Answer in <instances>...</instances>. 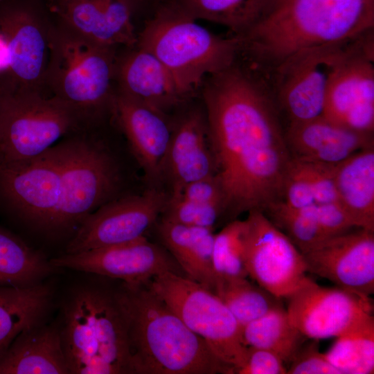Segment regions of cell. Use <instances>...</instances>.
Returning <instances> with one entry per match:
<instances>
[{
	"instance_id": "6da1fadb",
	"label": "cell",
	"mask_w": 374,
	"mask_h": 374,
	"mask_svg": "<svg viewBox=\"0 0 374 374\" xmlns=\"http://www.w3.org/2000/svg\"><path fill=\"white\" fill-rule=\"evenodd\" d=\"M202 97L224 212L232 219L283 200L292 158L267 75L238 57L204 80Z\"/></svg>"
},
{
	"instance_id": "7a4b0ae2",
	"label": "cell",
	"mask_w": 374,
	"mask_h": 374,
	"mask_svg": "<svg viewBox=\"0 0 374 374\" xmlns=\"http://www.w3.org/2000/svg\"><path fill=\"white\" fill-rule=\"evenodd\" d=\"M374 0H286L244 35L240 54L264 71L304 50L373 30Z\"/></svg>"
},
{
	"instance_id": "3957f363",
	"label": "cell",
	"mask_w": 374,
	"mask_h": 374,
	"mask_svg": "<svg viewBox=\"0 0 374 374\" xmlns=\"http://www.w3.org/2000/svg\"><path fill=\"white\" fill-rule=\"evenodd\" d=\"M114 294L127 326L133 373H234L148 283L123 285Z\"/></svg>"
},
{
	"instance_id": "277c9868",
	"label": "cell",
	"mask_w": 374,
	"mask_h": 374,
	"mask_svg": "<svg viewBox=\"0 0 374 374\" xmlns=\"http://www.w3.org/2000/svg\"><path fill=\"white\" fill-rule=\"evenodd\" d=\"M161 1L137 36L136 45L153 54L188 97L209 75L230 66L240 54L238 37H222Z\"/></svg>"
},
{
	"instance_id": "5b68a950",
	"label": "cell",
	"mask_w": 374,
	"mask_h": 374,
	"mask_svg": "<svg viewBox=\"0 0 374 374\" xmlns=\"http://www.w3.org/2000/svg\"><path fill=\"white\" fill-rule=\"evenodd\" d=\"M60 329L70 373H133L127 326L114 294L75 290Z\"/></svg>"
},
{
	"instance_id": "8992f818",
	"label": "cell",
	"mask_w": 374,
	"mask_h": 374,
	"mask_svg": "<svg viewBox=\"0 0 374 374\" xmlns=\"http://www.w3.org/2000/svg\"><path fill=\"white\" fill-rule=\"evenodd\" d=\"M116 48L94 43L54 22L44 87L85 122L112 108Z\"/></svg>"
},
{
	"instance_id": "52a82bcc",
	"label": "cell",
	"mask_w": 374,
	"mask_h": 374,
	"mask_svg": "<svg viewBox=\"0 0 374 374\" xmlns=\"http://www.w3.org/2000/svg\"><path fill=\"white\" fill-rule=\"evenodd\" d=\"M84 122L60 98L27 91H0V161L39 156Z\"/></svg>"
},
{
	"instance_id": "ba28073f",
	"label": "cell",
	"mask_w": 374,
	"mask_h": 374,
	"mask_svg": "<svg viewBox=\"0 0 374 374\" xmlns=\"http://www.w3.org/2000/svg\"><path fill=\"white\" fill-rule=\"evenodd\" d=\"M213 353L236 373L244 363L248 347L242 327L230 310L212 291L173 272H163L148 283Z\"/></svg>"
},
{
	"instance_id": "9c48e42d",
	"label": "cell",
	"mask_w": 374,
	"mask_h": 374,
	"mask_svg": "<svg viewBox=\"0 0 374 374\" xmlns=\"http://www.w3.org/2000/svg\"><path fill=\"white\" fill-rule=\"evenodd\" d=\"M367 33L352 41L302 51L265 71L276 107L287 123L323 116L333 78Z\"/></svg>"
},
{
	"instance_id": "30bf717a",
	"label": "cell",
	"mask_w": 374,
	"mask_h": 374,
	"mask_svg": "<svg viewBox=\"0 0 374 374\" xmlns=\"http://www.w3.org/2000/svg\"><path fill=\"white\" fill-rule=\"evenodd\" d=\"M53 26L44 0H0V35L9 53L0 91L42 93Z\"/></svg>"
},
{
	"instance_id": "8fae6325",
	"label": "cell",
	"mask_w": 374,
	"mask_h": 374,
	"mask_svg": "<svg viewBox=\"0 0 374 374\" xmlns=\"http://www.w3.org/2000/svg\"><path fill=\"white\" fill-rule=\"evenodd\" d=\"M60 201L49 229L70 227L110 201L119 184L117 166L97 142L62 141Z\"/></svg>"
},
{
	"instance_id": "7c38bea8",
	"label": "cell",
	"mask_w": 374,
	"mask_h": 374,
	"mask_svg": "<svg viewBox=\"0 0 374 374\" xmlns=\"http://www.w3.org/2000/svg\"><path fill=\"white\" fill-rule=\"evenodd\" d=\"M248 213L245 220L248 276L276 297L287 299L307 278L303 256L263 211Z\"/></svg>"
},
{
	"instance_id": "4fadbf2b",
	"label": "cell",
	"mask_w": 374,
	"mask_h": 374,
	"mask_svg": "<svg viewBox=\"0 0 374 374\" xmlns=\"http://www.w3.org/2000/svg\"><path fill=\"white\" fill-rule=\"evenodd\" d=\"M287 299L292 325L317 341L338 337L373 317L370 298L321 286L308 277Z\"/></svg>"
},
{
	"instance_id": "5bb4252c",
	"label": "cell",
	"mask_w": 374,
	"mask_h": 374,
	"mask_svg": "<svg viewBox=\"0 0 374 374\" xmlns=\"http://www.w3.org/2000/svg\"><path fill=\"white\" fill-rule=\"evenodd\" d=\"M168 197L163 191L152 188L141 195L111 199L81 222L66 253L126 243L145 236L161 215Z\"/></svg>"
},
{
	"instance_id": "9a60e30c",
	"label": "cell",
	"mask_w": 374,
	"mask_h": 374,
	"mask_svg": "<svg viewBox=\"0 0 374 374\" xmlns=\"http://www.w3.org/2000/svg\"><path fill=\"white\" fill-rule=\"evenodd\" d=\"M62 142L33 159L0 161V191L18 213L50 229L60 195Z\"/></svg>"
},
{
	"instance_id": "2e32d148",
	"label": "cell",
	"mask_w": 374,
	"mask_h": 374,
	"mask_svg": "<svg viewBox=\"0 0 374 374\" xmlns=\"http://www.w3.org/2000/svg\"><path fill=\"white\" fill-rule=\"evenodd\" d=\"M50 262L54 267L120 279L128 286L145 285L163 272L181 275L183 272L163 246L151 242L145 236L126 243L66 253Z\"/></svg>"
},
{
	"instance_id": "e0dca14e",
	"label": "cell",
	"mask_w": 374,
	"mask_h": 374,
	"mask_svg": "<svg viewBox=\"0 0 374 374\" xmlns=\"http://www.w3.org/2000/svg\"><path fill=\"white\" fill-rule=\"evenodd\" d=\"M373 31L347 57L329 87L323 116L356 132L374 130Z\"/></svg>"
},
{
	"instance_id": "ac0fdd59",
	"label": "cell",
	"mask_w": 374,
	"mask_h": 374,
	"mask_svg": "<svg viewBox=\"0 0 374 374\" xmlns=\"http://www.w3.org/2000/svg\"><path fill=\"white\" fill-rule=\"evenodd\" d=\"M303 256L307 271L364 298L374 293V231L328 238Z\"/></svg>"
},
{
	"instance_id": "d6986e66",
	"label": "cell",
	"mask_w": 374,
	"mask_h": 374,
	"mask_svg": "<svg viewBox=\"0 0 374 374\" xmlns=\"http://www.w3.org/2000/svg\"><path fill=\"white\" fill-rule=\"evenodd\" d=\"M54 22L98 44L137 43L134 12L125 0H44Z\"/></svg>"
},
{
	"instance_id": "ffe728a7",
	"label": "cell",
	"mask_w": 374,
	"mask_h": 374,
	"mask_svg": "<svg viewBox=\"0 0 374 374\" xmlns=\"http://www.w3.org/2000/svg\"><path fill=\"white\" fill-rule=\"evenodd\" d=\"M215 157L205 113L192 109L172 126V136L162 168L177 195L188 184L215 175Z\"/></svg>"
},
{
	"instance_id": "44dd1931",
	"label": "cell",
	"mask_w": 374,
	"mask_h": 374,
	"mask_svg": "<svg viewBox=\"0 0 374 374\" xmlns=\"http://www.w3.org/2000/svg\"><path fill=\"white\" fill-rule=\"evenodd\" d=\"M111 110L146 177L159 178L172 131L167 115L116 89Z\"/></svg>"
},
{
	"instance_id": "7402d4cb",
	"label": "cell",
	"mask_w": 374,
	"mask_h": 374,
	"mask_svg": "<svg viewBox=\"0 0 374 374\" xmlns=\"http://www.w3.org/2000/svg\"><path fill=\"white\" fill-rule=\"evenodd\" d=\"M129 48L117 56V91L166 115L189 98L153 54L137 45Z\"/></svg>"
},
{
	"instance_id": "603a6c76",
	"label": "cell",
	"mask_w": 374,
	"mask_h": 374,
	"mask_svg": "<svg viewBox=\"0 0 374 374\" xmlns=\"http://www.w3.org/2000/svg\"><path fill=\"white\" fill-rule=\"evenodd\" d=\"M284 134L292 159L301 162L335 164L373 146V135L343 127L323 116L289 123Z\"/></svg>"
},
{
	"instance_id": "cb8c5ba5",
	"label": "cell",
	"mask_w": 374,
	"mask_h": 374,
	"mask_svg": "<svg viewBox=\"0 0 374 374\" xmlns=\"http://www.w3.org/2000/svg\"><path fill=\"white\" fill-rule=\"evenodd\" d=\"M70 373L60 329L41 323L20 333L0 355V374Z\"/></svg>"
},
{
	"instance_id": "d4e9b609",
	"label": "cell",
	"mask_w": 374,
	"mask_h": 374,
	"mask_svg": "<svg viewBox=\"0 0 374 374\" xmlns=\"http://www.w3.org/2000/svg\"><path fill=\"white\" fill-rule=\"evenodd\" d=\"M157 231L162 246L186 276L213 292L216 282L213 262V229L185 226L161 219Z\"/></svg>"
},
{
	"instance_id": "484cf974",
	"label": "cell",
	"mask_w": 374,
	"mask_h": 374,
	"mask_svg": "<svg viewBox=\"0 0 374 374\" xmlns=\"http://www.w3.org/2000/svg\"><path fill=\"white\" fill-rule=\"evenodd\" d=\"M339 202L355 227L374 231V149L361 150L337 163Z\"/></svg>"
},
{
	"instance_id": "4316f807",
	"label": "cell",
	"mask_w": 374,
	"mask_h": 374,
	"mask_svg": "<svg viewBox=\"0 0 374 374\" xmlns=\"http://www.w3.org/2000/svg\"><path fill=\"white\" fill-rule=\"evenodd\" d=\"M52 292L46 285L0 286V355L23 331L41 323Z\"/></svg>"
},
{
	"instance_id": "83f0119b",
	"label": "cell",
	"mask_w": 374,
	"mask_h": 374,
	"mask_svg": "<svg viewBox=\"0 0 374 374\" xmlns=\"http://www.w3.org/2000/svg\"><path fill=\"white\" fill-rule=\"evenodd\" d=\"M184 15L227 27L240 37L275 8V0H161Z\"/></svg>"
},
{
	"instance_id": "f1b7e54d",
	"label": "cell",
	"mask_w": 374,
	"mask_h": 374,
	"mask_svg": "<svg viewBox=\"0 0 374 374\" xmlns=\"http://www.w3.org/2000/svg\"><path fill=\"white\" fill-rule=\"evenodd\" d=\"M242 335L246 346L271 351L285 364L294 359L305 338L292 325L283 306L243 326Z\"/></svg>"
},
{
	"instance_id": "f546056e",
	"label": "cell",
	"mask_w": 374,
	"mask_h": 374,
	"mask_svg": "<svg viewBox=\"0 0 374 374\" xmlns=\"http://www.w3.org/2000/svg\"><path fill=\"white\" fill-rule=\"evenodd\" d=\"M54 268L40 253L0 229V286L34 285Z\"/></svg>"
},
{
	"instance_id": "4dcf8cb0",
	"label": "cell",
	"mask_w": 374,
	"mask_h": 374,
	"mask_svg": "<svg viewBox=\"0 0 374 374\" xmlns=\"http://www.w3.org/2000/svg\"><path fill=\"white\" fill-rule=\"evenodd\" d=\"M242 328L271 310L282 307L280 299L247 278L217 279L213 292Z\"/></svg>"
},
{
	"instance_id": "1f68e13d",
	"label": "cell",
	"mask_w": 374,
	"mask_h": 374,
	"mask_svg": "<svg viewBox=\"0 0 374 374\" xmlns=\"http://www.w3.org/2000/svg\"><path fill=\"white\" fill-rule=\"evenodd\" d=\"M325 355L341 374L373 373L374 317L339 336Z\"/></svg>"
},
{
	"instance_id": "d6a6232c",
	"label": "cell",
	"mask_w": 374,
	"mask_h": 374,
	"mask_svg": "<svg viewBox=\"0 0 374 374\" xmlns=\"http://www.w3.org/2000/svg\"><path fill=\"white\" fill-rule=\"evenodd\" d=\"M265 212L270 215L269 219L277 227L285 231L302 254L328 238L319 222L317 204L294 209L281 200L270 205Z\"/></svg>"
},
{
	"instance_id": "836d02e7",
	"label": "cell",
	"mask_w": 374,
	"mask_h": 374,
	"mask_svg": "<svg viewBox=\"0 0 374 374\" xmlns=\"http://www.w3.org/2000/svg\"><path fill=\"white\" fill-rule=\"evenodd\" d=\"M245 234V220H233L215 234L213 262L216 280L248 277Z\"/></svg>"
},
{
	"instance_id": "e575fe53",
	"label": "cell",
	"mask_w": 374,
	"mask_h": 374,
	"mask_svg": "<svg viewBox=\"0 0 374 374\" xmlns=\"http://www.w3.org/2000/svg\"><path fill=\"white\" fill-rule=\"evenodd\" d=\"M222 213L224 208L220 204L197 203L170 196L161 219L185 226L213 229Z\"/></svg>"
},
{
	"instance_id": "d590c367",
	"label": "cell",
	"mask_w": 374,
	"mask_h": 374,
	"mask_svg": "<svg viewBox=\"0 0 374 374\" xmlns=\"http://www.w3.org/2000/svg\"><path fill=\"white\" fill-rule=\"evenodd\" d=\"M294 161L309 181L317 204H339L334 179L337 163L327 164Z\"/></svg>"
},
{
	"instance_id": "8d00e7d4",
	"label": "cell",
	"mask_w": 374,
	"mask_h": 374,
	"mask_svg": "<svg viewBox=\"0 0 374 374\" xmlns=\"http://www.w3.org/2000/svg\"><path fill=\"white\" fill-rule=\"evenodd\" d=\"M289 374H341L328 359L325 353L319 351L316 343L301 348L287 369Z\"/></svg>"
},
{
	"instance_id": "74e56055",
	"label": "cell",
	"mask_w": 374,
	"mask_h": 374,
	"mask_svg": "<svg viewBox=\"0 0 374 374\" xmlns=\"http://www.w3.org/2000/svg\"><path fill=\"white\" fill-rule=\"evenodd\" d=\"M283 201L294 209L317 204L309 181L293 159L285 184Z\"/></svg>"
},
{
	"instance_id": "f35d334b",
	"label": "cell",
	"mask_w": 374,
	"mask_h": 374,
	"mask_svg": "<svg viewBox=\"0 0 374 374\" xmlns=\"http://www.w3.org/2000/svg\"><path fill=\"white\" fill-rule=\"evenodd\" d=\"M287 368L276 354L262 348L248 347L244 364L238 374H285Z\"/></svg>"
},
{
	"instance_id": "ab89813d",
	"label": "cell",
	"mask_w": 374,
	"mask_h": 374,
	"mask_svg": "<svg viewBox=\"0 0 374 374\" xmlns=\"http://www.w3.org/2000/svg\"><path fill=\"white\" fill-rule=\"evenodd\" d=\"M171 197L197 203L220 204L224 208L223 194L216 175L190 182L177 195Z\"/></svg>"
},
{
	"instance_id": "60d3db41",
	"label": "cell",
	"mask_w": 374,
	"mask_h": 374,
	"mask_svg": "<svg viewBox=\"0 0 374 374\" xmlns=\"http://www.w3.org/2000/svg\"><path fill=\"white\" fill-rule=\"evenodd\" d=\"M319 222L328 238L348 232L355 227L339 203L317 204Z\"/></svg>"
},
{
	"instance_id": "b9f144b4",
	"label": "cell",
	"mask_w": 374,
	"mask_h": 374,
	"mask_svg": "<svg viewBox=\"0 0 374 374\" xmlns=\"http://www.w3.org/2000/svg\"><path fill=\"white\" fill-rule=\"evenodd\" d=\"M9 53L4 39L0 35V77L3 75L8 69Z\"/></svg>"
},
{
	"instance_id": "7bdbcfd3",
	"label": "cell",
	"mask_w": 374,
	"mask_h": 374,
	"mask_svg": "<svg viewBox=\"0 0 374 374\" xmlns=\"http://www.w3.org/2000/svg\"><path fill=\"white\" fill-rule=\"evenodd\" d=\"M135 15L148 6H153L154 8L161 0H125Z\"/></svg>"
},
{
	"instance_id": "ee69618b",
	"label": "cell",
	"mask_w": 374,
	"mask_h": 374,
	"mask_svg": "<svg viewBox=\"0 0 374 374\" xmlns=\"http://www.w3.org/2000/svg\"><path fill=\"white\" fill-rule=\"evenodd\" d=\"M275 1H276V6H277L278 5L282 3L283 2H284L286 0H275Z\"/></svg>"
}]
</instances>
